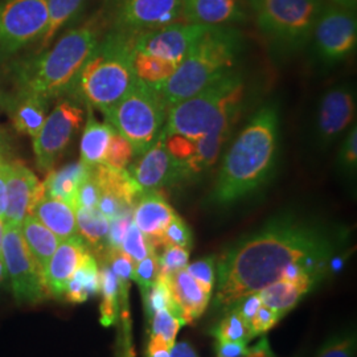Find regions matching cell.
<instances>
[{
  "label": "cell",
  "instance_id": "cell-14",
  "mask_svg": "<svg viewBox=\"0 0 357 357\" xmlns=\"http://www.w3.org/2000/svg\"><path fill=\"white\" fill-rule=\"evenodd\" d=\"M206 29L208 26L202 24L175 23L137 35L134 48L178 65Z\"/></svg>",
  "mask_w": 357,
  "mask_h": 357
},
{
  "label": "cell",
  "instance_id": "cell-16",
  "mask_svg": "<svg viewBox=\"0 0 357 357\" xmlns=\"http://www.w3.org/2000/svg\"><path fill=\"white\" fill-rule=\"evenodd\" d=\"M139 156L138 163L128 172L143 192L158 191L184 178L181 163L167 150L163 134Z\"/></svg>",
  "mask_w": 357,
  "mask_h": 357
},
{
  "label": "cell",
  "instance_id": "cell-37",
  "mask_svg": "<svg viewBox=\"0 0 357 357\" xmlns=\"http://www.w3.org/2000/svg\"><path fill=\"white\" fill-rule=\"evenodd\" d=\"M184 320L169 310H160L151 317V336L162 337L169 348L175 344V339Z\"/></svg>",
  "mask_w": 357,
  "mask_h": 357
},
{
  "label": "cell",
  "instance_id": "cell-24",
  "mask_svg": "<svg viewBox=\"0 0 357 357\" xmlns=\"http://www.w3.org/2000/svg\"><path fill=\"white\" fill-rule=\"evenodd\" d=\"M20 233L28 252L32 255L40 271L44 273L52 255L61 241L33 215H28L23 220L20 225Z\"/></svg>",
  "mask_w": 357,
  "mask_h": 357
},
{
  "label": "cell",
  "instance_id": "cell-58",
  "mask_svg": "<svg viewBox=\"0 0 357 357\" xmlns=\"http://www.w3.org/2000/svg\"><path fill=\"white\" fill-rule=\"evenodd\" d=\"M3 229H4V224L0 220V255H1V238H3Z\"/></svg>",
  "mask_w": 357,
  "mask_h": 357
},
{
  "label": "cell",
  "instance_id": "cell-52",
  "mask_svg": "<svg viewBox=\"0 0 357 357\" xmlns=\"http://www.w3.org/2000/svg\"><path fill=\"white\" fill-rule=\"evenodd\" d=\"M216 351L218 357L248 356L252 352L243 342H217Z\"/></svg>",
  "mask_w": 357,
  "mask_h": 357
},
{
  "label": "cell",
  "instance_id": "cell-57",
  "mask_svg": "<svg viewBox=\"0 0 357 357\" xmlns=\"http://www.w3.org/2000/svg\"><path fill=\"white\" fill-rule=\"evenodd\" d=\"M7 278V271H6V265L3 261V255H0V286L4 283Z\"/></svg>",
  "mask_w": 357,
  "mask_h": 357
},
{
  "label": "cell",
  "instance_id": "cell-51",
  "mask_svg": "<svg viewBox=\"0 0 357 357\" xmlns=\"http://www.w3.org/2000/svg\"><path fill=\"white\" fill-rule=\"evenodd\" d=\"M261 305H262V301L259 298V294L255 293L243 296L231 308L238 312V315L248 323V326H250Z\"/></svg>",
  "mask_w": 357,
  "mask_h": 357
},
{
  "label": "cell",
  "instance_id": "cell-7",
  "mask_svg": "<svg viewBox=\"0 0 357 357\" xmlns=\"http://www.w3.org/2000/svg\"><path fill=\"white\" fill-rule=\"evenodd\" d=\"M103 114L109 125L130 142L134 155H142L160 137L167 106L155 85L137 78L125 96Z\"/></svg>",
  "mask_w": 357,
  "mask_h": 357
},
{
  "label": "cell",
  "instance_id": "cell-23",
  "mask_svg": "<svg viewBox=\"0 0 357 357\" xmlns=\"http://www.w3.org/2000/svg\"><path fill=\"white\" fill-rule=\"evenodd\" d=\"M38 221L54 233L60 241L78 234L76 209L65 202L44 196L35 205L32 213Z\"/></svg>",
  "mask_w": 357,
  "mask_h": 357
},
{
  "label": "cell",
  "instance_id": "cell-60",
  "mask_svg": "<svg viewBox=\"0 0 357 357\" xmlns=\"http://www.w3.org/2000/svg\"><path fill=\"white\" fill-rule=\"evenodd\" d=\"M249 1H250V3H252V1H253V0H249Z\"/></svg>",
  "mask_w": 357,
  "mask_h": 357
},
{
  "label": "cell",
  "instance_id": "cell-47",
  "mask_svg": "<svg viewBox=\"0 0 357 357\" xmlns=\"http://www.w3.org/2000/svg\"><path fill=\"white\" fill-rule=\"evenodd\" d=\"M131 222H132V212L123 213L121 216H116L113 220H110L109 234H107V250L121 249Z\"/></svg>",
  "mask_w": 357,
  "mask_h": 357
},
{
  "label": "cell",
  "instance_id": "cell-13",
  "mask_svg": "<svg viewBox=\"0 0 357 357\" xmlns=\"http://www.w3.org/2000/svg\"><path fill=\"white\" fill-rule=\"evenodd\" d=\"M115 28L134 35L180 23L181 0H116Z\"/></svg>",
  "mask_w": 357,
  "mask_h": 357
},
{
  "label": "cell",
  "instance_id": "cell-19",
  "mask_svg": "<svg viewBox=\"0 0 357 357\" xmlns=\"http://www.w3.org/2000/svg\"><path fill=\"white\" fill-rule=\"evenodd\" d=\"M187 23L206 26H230L245 22L243 0H181Z\"/></svg>",
  "mask_w": 357,
  "mask_h": 357
},
{
  "label": "cell",
  "instance_id": "cell-17",
  "mask_svg": "<svg viewBox=\"0 0 357 357\" xmlns=\"http://www.w3.org/2000/svg\"><path fill=\"white\" fill-rule=\"evenodd\" d=\"M45 196L44 184L28 167L10 162L7 178V209L3 224L20 227L23 220L32 213L35 205Z\"/></svg>",
  "mask_w": 357,
  "mask_h": 357
},
{
  "label": "cell",
  "instance_id": "cell-56",
  "mask_svg": "<svg viewBox=\"0 0 357 357\" xmlns=\"http://www.w3.org/2000/svg\"><path fill=\"white\" fill-rule=\"evenodd\" d=\"M327 1H328L330 4L342 7V8L354 11V13H355V10H356L357 0H327Z\"/></svg>",
  "mask_w": 357,
  "mask_h": 357
},
{
  "label": "cell",
  "instance_id": "cell-21",
  "mask_svg": "<svg viewBox=\"0 0 357 357\" xmlns=\"http://www.w3.org/2000/svg\"><path fill=\"white\" fill-rule=\"evenodd\" d=\"M166 278L178 317L185 324L200 318L209 305L211 295L205 293L185 268Z\"/></svg>",
  "mask_w": 357,
  "mask_h": 357
},
{
  "label": "cell",
  "instance_id": "cell-44",
  "mask_svg": "<svg viewBox=\"0 0 357 357\" xmlns=\"http://www.w3.org/2000/svg\"><path fill=\"white\" fill-rule=\"evenodd\" d=\"M185 270L191 274L192 278L199 283V286L204 290L205 293L212 296L213 284L216 281L215 259L212 257L199 259L193 264H188Z\"/></svg>",
  "mask_w": 357,
  "mask_h": 357
},
{
  "label": "cell",
  "instance_id": "cell-33",
  "mask_svg": "<svg viewBox=\"0 0 357 357\" xmlns=\"http://www.w3.org/2000/svg\"><path fill=\"white\" fill-rule=\"evenodd\" d=\"M176 68L178 65L175 63L153 57L143 52H134V69L137 78L147 84L160 85L166 82L174 75Z\"/></svg>",
  "mask_w": 357,
  "mask_h": 357
},
{
  "label": "cell",
  "instance_id": "cell-43",
  "mask_svg": "<svg viewBox=\"0 0 357 357\" xmlns=\"http://www.w3.org/2000/svg\"><path fill=\"white\" fill-rule=\"evenodd\" d=\"M105 257L110 264L109 266L114 271V274L118 278L119 290L122 289L123 294L126 293L128 282L132 280V274H134V268H135L134 259L130 255H126L125 252H122L121 249L107 250Z\"/></svg>",
  "mask_w": 357,
  "mask_h": 357
},
{
  "label": "cell",
  "instance_id": "cell-5",
  "mask_svg": "<svg viewBox=\"0 0 357 357\" xmlns=\"http://www.w3.org/2000/svg\"><path fill=\"white\" fill-rule=\"evenodd\" d=\"M245 82L236 70L167 109L165 137L197 141L217 128H233L243 109Z\"/></svg>",
  "mask_w": 357,
  "mask_h": 357
},
{
  "label": "cell",
  "instance_id": "cell-50",
  "mask_svg": "<svg viewBox=\"0 0 357 357\" xmlns=\"http://www.w3.org/2000/svg\"><path fill=\"white\" fill-rule=\"evenodd\" d=\"M101 196V190L98 183L96 181V178L93 176V171L89 178H86L81 187L78 188L76 197L77 206H82V208H97L98 200Z\"/></svg>",
  "mask_w": 357,
  "mask_h": 357
},
{
  "label": "cell",
  "instance_id": "cell-54",
  "mask_svg": "<svg viewBox=\"0 0 357 357\" xmlns=\"http://www.w3.org/2000/svg\"><path fill=\"white\" fill-rule=\"evenodd\" d=\"M169 351L171 348L162 337L151 336L149 344V357H169Z\"/></svg>",
  "mask_w": 357,
  "mask_h": 357
},
{
  "label": "cell",
  "instance_id": "cell-34",
  "mask_svg": "<svg viewBox=\"0 0 357 357\" xmlns=\"http://www.w3.org/2000/svg\"><path fill=\"white\" fill-rule=\"evenodd\" d=\"M102 303H101V323L105 327L113 326L118 315V294L119 283L114 271L109 265H103L100 270Z\"/></svg>",
  "mask_w": 357,
  "mask_h": 357
},
{
  "label": "cell",
  "instance_id": "cell-41",
  "mask_svg": "<svg viewBox=\"0 0 357 357\" xmlns=\"http://www.w3.org/2000/svg\"><path fill=\"white\" fill-rule=\"evenodd\" d=\"M159 275L169 277L178 270L187 268L190 262V250L178 246H166L163 253L158 255Z\"/></svg>",
  "mask_w": 357,
  "mask_h": 357
},
{
  "label": "cell",
  "instance_id": "cell-3",
  "mask_svg": "<svg viewBox=\"0 0 357 357\" xmlns=\"http://www.w3.org/2000/svg\"><path fill=\"white\" fill-rule=\"evenodd\" d=\"M135 38L137 35L118 28L100 38L69 93L102 113L118 102L137 79Z\"/></svg>",
  "mask_w": 357,
  "mask_h": 357
},
{
  "label": "cell",
  "instance_id": "cell-48",
  "mask_svg": "<svg viewBox=\"0 0 357 357\" xmlns=\"http://www.w3.org/2000/svg\"><path fill=\"white\" fill-rule=\"evenodd\" d=\"M280 319H281V317L274 310H271L270 307L265 306V305H261L249 326L252 337L262 335V333L268 332V330H271Z\"/></svg>",
  "mask_w": 357,
  "mask_h": 357
},
{
  "label": "cell",
  "instance_id": "cell-4",
  "mask_svg": "<svg viewBox=\"0 0 357 357\" xmlns=\"http://www.w3.org/2000/svg\"><path fill=\"white\" fill-rule=\"evenodd\" d=\"M243 50V36L231 26H208L174 75L159 90L167 109L216 82L234 70Z\"/></svg>",
  "mask_w": 357,
  "mask_h": 357
},
{
  "label": "cell",
  "instance_id": "cell-40",
  "mask_svg": "<svg viewBox=\"0 0 357 357\" xmlns=\"http://www.w3.org/2000/svg\"><path fill=\"white\" fill-rule=\"evenodd\" d=\"M356 356V335L345 331L335 335L321 347L317 357H355Z\"/></svg>",
  "mask_w": 357,
  "mask_h": 357
},
{
  "label": "cell",
  "instance_id": "cell-15",
  "mask_svg": "<svg viewBox=\"0 0 357 357\" xmlns=\"http://www.w3.org/2000/svg\"><path fill=\"white\" fill-rule=\"evenodd\" d=\"M356 114V93L348 85L332 88L321 97L317 114V138L323 147L332 144L351 126Z\"/></svg>",
  "mask_w": 357,
  "mask_h": 357
},
{
  "label": "cell",
  "instance_id": "cell-42",
  "mask_svg": "<svg viewBox=\"0 0 357 357\" xmlns=\"http://www.w3.org/2000/svg\"><path fill=\"white\" fill-rule=\"evenodd\" d=\"M193 243V237L190 227L185 224V221L178 217V215L172 218L169 225L165 230L162 240H160V246H178L184 249H191Z\"/></svg>",
  "mask_w": 357,
  "mask_h": 357
},
{
  "label": "cell",
  "instance_id": "cell-11",
  "mask_svg": "<svg viewBox=\"0 0 357 357\" xmlns=\"http://www.w3.org/2000/svg\"><path fill=\"white\" fill-rule=\"evenodd\" d=\"M84 109L76 102L63 100L47 116L36 138L33 151L40 171H50L81 128Z\"/></svg>",
  "mask_w": 357,
  "mask_h": 357
},
{
  "label": "cell",
  "instance_id": "cell-46",
  "mask_svg": "<svg viewBox=\"0 0 357 357\" xmlns=\"http://www.w3.org/2000/svg\"><path fill=\"white\" fill-rule=\"evenodd\" d=\"M339 166L347 174H355L357 167V128L356 125L349 130L339 153Z\"/></svg>",
  "mask_w": 357,
  "mask_h": 357
},
{
  "label": "cell",
  "instance_id": "cell-30",
  "mask_svg": "<svg viewBox=\"0 0 357 357\" xmlns=\"http://www.w3.org/2000/svg\"><path fill=\"white\" fill-rule=\"evenodd\" d=\"M113 131L109 123L97 122L90 113L81 139V162L91 168L102 165Z\"/></svg>",
  "mask_w": 357,
  "mask_h": 357
},
{
  "label": "cell",
  "instance_id": "cell-8",
  "mask_svg": "<svg viewBox=\"0 0 357 357\" xmlns=\"http://www.w3.org/2000/svg\"><path fill=\"white\" fill-rule=\"evenodd\" d=\"M261 32L284 51L302 48L312 38L323 0H253Z\"/></svg>",
  "mask_w": 357,
  "mask_h": 357
},
{
  "label": "cell",
  "instance_id": "cell-27",
  "mask_svg": "<svg viewBox=\"0 0 357 357\" xmlns=\"http://www.w3.org/2000/svg\"><path fill=\"white\" fill-rule=\"evenodd\" d=\"M231 128H217L203 138L195 141L196 149L188 160L181 163L184 176L199 175L216 163L224 142L228 139Z\"/></svg>",
  "mask_w": 357,
  "mask_h": 357
},
{
  "label": "cell",
  "instance_id": "cell-31",
  "mask_svg": "<svg viewBox=\"0 0 357 357\" xmlns=\"http://www.w3.org/2000/svg\"><path fill=\"white\" fill-rule=\"evenodd\" d=\"M258 294L262 305L274 310L282 318L298 305V302L307 291L293 283L278 281L268 284Z\"/></svg>",
  "mask_w": 357,
  "mask_h": 357
},
{
  "label": "cell",
  "instance_id": "cell-39",
  "mask_svg": "<svg viewBox=\"0 0 357 357\" xmlns=\"http://www.w3.org/2000/svg\"><path fill=\"white\" fill-rule=\"evenodd\" d=\"M121 250L130 255L134 259V262L137 264L143 258H146L151 252H156V246L142 233L139 228L132 221L126 231Z\"/></svg>",
  "mask_w": 357,
  "mask_h": 357
},
{
  "label": "cell",
  "instance_id": "cell-29",
  "mask_svg": "<svg viewBox=\"0 0 357 357\" xmlns=\"http://www.w3.org/2000/svg\"><path fill=\"white\" fill-rule=\"evenodd\" d=\"M78 234L94 252L107 253V234L110 221L98 211V208H76Z\"/></svg>",
  "mask_w": 357,
  "mask_h": 357
},
{
  "label": "cell",
  "instance_id": "cell-49",
  "mask_svg": "<svg viewBox=\"0 0 357 357\" xmlns=\"http://www.w3.org/2000/svg\"><path fill=\"white\" fill-rule=\"evenodd\" d=\"M165 139H166L167 150L178 160V163H184L195 153L196 143L185 137L169 135V137H165Z\"/></svg>",
  "mask_w": 357,
  "mask_h": 357
},
{
  "label": "cell",
  "instance_id": "cell-6",
  "mask_svg": "<svg viewBox=\"0 0 357 357\" xmlns=\"http://www.w3.org/2000/svg\"><path fill=\"white\" fill-rule=\"evenodd\" d=\"M98 41L100 24L96 20L68 31L53 48L20 69V91L36 94L48 102L69 93Z\"/></svg>",
  "mask_w": 357,
  "mask_h": 357
},
{
  "label": "cell",
  "instance_id": "cell-36",
  "mask_svg": "<svg viewBox=\"0 0 357 357\" xmlns=\"http://www.w3.org/2000/svg\"><path fill=\"white\" fill-rule=\"evenodd\" d=\"M217 342H243L248 343L252 339L248 323L238 315V312L230 308L224 319L220 321L215 331Z\"/></svg>",
  "mask_w": 357,
  "mask_h": 357
},
{
  "label": "cell",
  "instance_id": "cell-18",
  "mask_svg": "<svg viewBox=\"0 0 357 357\" xmlns=\"http://www.w3.org/2000/svg\"><path fill=\"white\" fill-rule=\"evenodd\" d=\"M89 253L88 245L79 234L59 243L43 273L48 294L56 298H63L68 282Z\"/></svg>",
  "mask_w": 357,
  "mask_h": 357
},
{
  "label": "cell",
  "instance_id": "cell-2",
  "mask_svg": "<svg viewBox=\"0 0 357 357\" xmlns=\"http://www.w3.org/2000/svg\"><path fill=\"white\" fill-rule=\"evenodd\" d=\"M280 114L275 105L255 113L222 159L212 199L233 204L257 191L271 175L278 156Z\"/></svg>",
  "mask_w": 357,
  "mask_h": 357
},
{
  "label": "cell",
  "instance_id": "cell-59",
  "mask_svg": "<svg viewBox=\"0 0 357 357\" xmlns=\"http://www.w3.org/2000/svg\"><path fill=\"white\" fill-rule=\"evenodd\" d=\"M3 147H4V142H3L1 137H0V156H4V153H3Z\"/></svg>",
  "mask_w": 357,
  "mask_h": 357
},
{
  "label": "cell",
  "instance_id": "cell-20",
  "mask_svg": "<svg viewBox=\"0 0 357 357\" xmlns=\"http://www.w3.org/2000/svg\"><path fill=\"white\" fill-rule=\"evenodd\" d=\"M175 216L174 208L159 191L143 192L132 211L134 224L156 248Z\"/></svg>",
  "mask_w": 357,
  "mask_h": 357
},
{
  "label": "cell",
  "instance_id": "cell-22",
  "mask_svg": "<svg viewBox=\"0 0 357 357\" xmlns=\"http://www.w3.org/2000/svg\"><path fill=\"white\" fill-rule=\"evenodd\" d=\"M93 168L81 160L70 163L57 171H51L45 178V196L65 202L76 209V197L81 184L90 178Z\"/></svg>",
  "mask_w": 357,
  "mask_h": 357
},
{
  "label": "cell",
  "instance_id": "cell-25",
  "mask_svg": "<svg viewBox=\"0 0 357 357\" xmlns=\"http://www.w3.org/2000/svg\"><path fill=\"white\" fill-rule=\"evenodd\" d=\"M93 176L98 183L101 192L113 195L132 209L143 195V190L128 169H114L112 167L98 165L93 167Z\"/></svg>",
  "mask_w": 357,
  "mask_h": 357
},
{
  "label": "cell",
  "instance_id": "cell-32",
  "mask_svg": "<svg viewBox=\"0 0 357 357\" xmlns=\"http://www.w3.org/2000/svg\"><path fill=\"white\" fill-rule=\"evenodd\" d=\"M86 0H47L48 26L41 38V50H47L57 32L76 17L84 8Z\"/></svg>",
  "mask_w": 357,
  "mask_h": 357
},
{
  "label": "cell",
  "instance_id": "cell-26",
  "mask_svg": "<svg viewBox=\"0 0 357 357\" xmlns=\"http://www.w3.org/2000/svg\"><path fill=\"white\" fill-rule=\"evenodd\" d=\"M48 101L36 94L20 91L13 103V123L15 128L31 138H36L47 119Z\"/></svg>",
  "mask_w": 357,
  "mask_h": 357
},
{
  "label": "cell",
  "instance_id": "cell-45",
  "mask_svg": "<svg viewBox=\"0 0 357 357\" xmlns=\"http://www.w3.org/2000/svg\"><path fill=\"white\" fill-rule=\"evenodd\" d=\"M158 275H159L158 253L151 252L146 258H143L142 261L135 264L132 280L139 284L143 291L158 280Z\"/></svg>",
  "mask_w": 357,
  "mask_h": 357
},
{
  "label": "cell",
  "instance_id": "cell-53",
  "mask_svg": "<svg viewBox=\"0 0 357 357\" xmlns=\"http://www.w3.org/2000/svg\"><path fill=\"white\" fill-rule=\"evenodd\" d=\"M10 162L4 156H0V220H4L7 209V178H8Z\"/></svg>",
  "mask_w": 357,
  "mask_h": 357
},
{
  "label": "cell",
  "instance_id": "cell-1",
  "mask_svg": "<svg viewBox=\"0 0 357 357\" xmlns=\"http://www.w3.org/2000/svg\"><path fill=\"white\" fill-rule=\"evenodd\" d=\"M340 237L319 224L284 216L237 241L217 262V303L230 310L241 298L281 281L283 270L301 262L324 277Z\"/></svg>",
  "mask_w": 357,
  "mask_h": 357
},
{
  "label": "cell",
  "instance_id": "cell-38",
  "mask_svg": "<svg viewBox=\"0 0 357 357\" xmlns=\"http://www.w3.org/2000/svg\"><path fill=\"white\" fill-rule=\"evenodd\" d=\"M132 156H134V150L130 142L114 130L109 142V147L105 155L102 165L112 167L114 169H126Z\"/></svg>",
  "mask_w": 357,
  "mask_h": 357
},
{
  "label": "cell",
  "instance_id": "cell-28",
  "mask_svg": "<svg viewBox=\"0 0 357 357\" xmlns=\"http://www.w3.org/2000/svg\"><path fill=\"white\" fill-rule=\"evenodd\" d=\"M100 268L94 255L89 253L73 273L65 289L64 298L69 303H84L90 296L100 293Z\"/></svg>",
  "mask_w": 357,
  "mask_h": 357
},
{
  "label": "cell",
  "instance_id": "cell-9",
  "mask_svg": "<svg viewBox=\"0 0 357 357\" xmlns=\"http://www.w3.org/2000/svg\"><path fill=\"white\" fill-rule=\"evenodd\" d=\"M1 255L13 296L19 303H38L47 296L43 273L26 249L20 227L4 224Z\"/></svg>",
  "mask_w": 357,
  "mask_h": 357
},
{
  "label": "cell",
  "instance_id": "cell-61",
  "mask_svg": "<svg viewBox=\"0 0 357 357\" xmlns=\"http://www.w3.org/2000/svg\"><path fill=\"white\" fill-rule=\"evenodd\" d=\"M249 357H253V356H249Z\"/></svg>",
  "mask_w": 357,
  "mask_h": 357
},
{
  "label": "cell",
  "instance_id": "cell-10",
  "mask_svg": "<svg viewBox=\"0 0 357 357\" xmlns=\"http://www.w3.org/2000/svg\"><path fill=\"white\" fill-rule=\"evenodd\" d=\"M47 26V0H3L0 3V51H19L43 38Z\"/></svg>",
  "mask_w": 357,
  "mask_h": 357
},
{
  "label": "cell",
  "instance_id": "cell-55",
  "mask_svg": "<svg viewBox=\"0 0 357 357\" xmlns=\"http://www.w3.org/2000/svg\"><path fill=\"white\" fill-rule=\"evenodd\" d=\"M169 357H196V354L191 345L183 342V343L174 344L169 351Z\"/></svg>",
  "mask_w": 357,
  "mask_h": 357
},
{
  "label": "cell",
  "instance_id": "cell-12",
  "mask_svg": "<svg viewBox=\"0 0 357 357\" xmlns=\"http://www.w3.org/2000/svg\"><path fill=\"white\" fill-rule=\"evenodd\" d=\"M315 50L324 63L335 64L355 51L357 22L354 11L324 4L312 33Z\"/></svg>",
  "mask_w": 357,
  "mask_h": 357
},
{
  "label": "cell",
  "instance_id": "cell-35",
  "mask_svg": "<svg viewBox=\"0 0 357 357\" xmlns=\"http://www.w3.org/2000/svg\"><path fill=\"white\" fill-rule=\"evenodd\" d=\"M142 294H143L144 308L149 319H151L153 314L160 310H169L178 317V308L174 303L166 277L158 275V280L153 282L150 287L143 290Z\"/></svg>",
  "mask_w": 357,
  "mask_h": 357
}]
</instances>
